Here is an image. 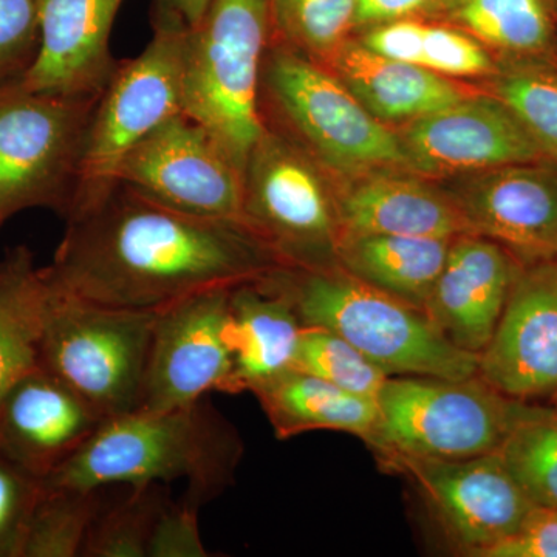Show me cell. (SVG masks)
I'll return each instance as SVG.
<instances>
[{"label": "cell", "mask_w": 557, "mask_h": 557, "mask_svg": "<svg viewBox=\"0 0 557 557\" xmlns=\"http://www.w3.org/2000/svg\"><path fill=\"white\" fill-rule=\"evenodd\" d=\"M281 267L245 226L175 211L119 183L67 220L44 273L75 298L156 311L208 289L260 281Z\"/></svg>", "instance_id": "cell-1"}, {"label": "cell", "mask_w": 557, "mask_h": 557, "mask_svg": "<svg viewBox=\"0 0 557 557\" xmlns=\"http://www.w3.org/2000/svg\"><path fill=\"white\" fill-rule=\"evenodd\" d=\"M240 456L236 429L203 398L106 418L44 485L108 490L183 482L182 500L201 508L233 483Z\"/></svg>", "instance_id": "cell-2"}, {"label": "cell", "mask_w": 557, "mask_h": 557, "mask_svg": "<svg viewBox=\"0 0 557 557\" xmlns=\"http://www.w3.org/2000/svg\"><path fill=\"white\" fill-rule=\"evenodd\" d=\"M263 281L287 296L302 325L343 336L391 376L479 375V355L454 346L423 310L346 271L281 267Z\"/></svg>", "instance_id": "cell-3"}, {"label": "cell", "mask_w": 557, "mask_h": 557, "mask_svg": "<svg viewBox=\"0 0 557 557\" xmlns=\"http://www.w3.org/2000/svg\"><path fill=\"white\" fill-rule=\"evenodd\" d=\"M271 40L270 0H212L186 38L183 113L209 131L242 171L265 134L260 81Z\"/></svg>", "instance_id": "cell-4"}, {"label": "cell", "mask_w": 557, "mask_h": 557, "mask_svg": "<svg viewBox=\"0 0 557 557\" xmlns=\"http://www.w3.org/2000/svg\"><path fill=\"white\" fill-rule=\"evenodd\" d=\"M269 129L317 164L339 171L408 168L397 132L376 120L335 75L285 44H270L260 81Z\"/></svg>", "instance_id": "cell-5"}, {"label": "cell", "mask_w": 557, "mask_h": 557, "mask_svg": "<svg viewBox=\"0 0 557 557\" xmlns=\"http://www.w3.org/2000/svg\"><path fill=\"white\" fill-rule=\"evenodd\" d=\"M152 39L132 60L119 62L91 115L75 203L69 219L113 190L121 161L150 132L183 112V60L188 25L156 2Z\"/></svg>", "instance_id": "cell-6"}, {"label": "cell", "mask_w": 557, "mask_h": 557, "mask_svg": "<svg viewBox=\"0 0 557 557\" xmlns=\"http://www.w3.org/2000/svg\"><path fill=\"white\" fill-rule=\"evenodd\" d=\"M47 284L40 368L64 381L102 418L139 409L159 310L113 309Z\"/></svg>", "instance_id": "cell-7"}, {"label": "cell", "mask_w": 557, "mask_h": 557, "mask_svg": "<svg viewBox=\"0 0 557 557\" xmlns=\"http://www.w3.org/2000/svg\"><path fill=\"white\" fill-rule=\"evenodd\" d=\"M100 97L42 94L20 79L0 86V226L32 208L69 218Z\"/></svg>", "instance_id": "cell-8"}, {"label": "cell", "mask_w": 557, "mask_h": 557, "mask_svg": "<svg viewBox=\"0 0 557 557\" xmlns=\"http://www.w3.org/2000/svg\"><path fill=\"white\" fill-rule=\"evenodd\" d=\"M482 376H391L379 397L373 448L406 456L469 458L497 453L527 409Z\"/></svg>", "instance_id": "cell-9"}, {"label": "cell", "mask_w": 557, "mask_h": 557, "mask_svg": "<svg viewBox=\"0 0 557 557\" xmlns=\"http://www.w3.org/2000/svg\"><path fill=\"white\" fill-rule=\"evenodd\" d=\"M244 225L288 269H329L335 255V200L318 164L269 129L244 170Z\"/></svg>", "instance_id": "cell-10"}, {"label": "cell", "mask_w": 557, "mask_h": 557, "mask_svg": "<svg viewBox=\"0 0 557 557\" xmlns=\"http://www.w3.org/2000/svg\"><path fill=\"white\" fill-rule=\"evenodd\" d=\"M116 183L175 211L245 226L244 171L183 112L124 157Z\"/></svg>", "instance_id": "cell-11"}, {"label": "cell", "mask_w": 557, "mask_h": 557, "mask_svg": "<svg viewBox=\"0 0 557 557\" xmlns=\"http://www.w3.org/2000/svg\"><path fill=\"white\" fill-rule=\"evenodd\" d=\"M381 456L412 478L448 536L469 556L482 557L512 536L536 507L497 453L456 460Z\"/></svg>", "instance_id": "cell-12"}, {"label": "cell", "mask_w": 557, "mask_h": 557, "mask_svg": "<svg viewBox=\"0 0 557 557\" xmlns=\"http://www.w3.org/2000/svg\"><path fill=\"white\" fill-rule=\"evenodd\" d=\"M233 288L208 289L157 311L139 409L182 408L211 392L226 394L233 364L225 329Z\"/></svg>", "instance_id": "cell-13"}, {"label": "cell", "mask_w": 557, "mask_h": 557, "mask_svg": "<svg viewBox=\"0 0 557 557\" xmlns=\"http://www.w3.org/2000/svg\"><path fill=\"white\" fill-rule=\"evenodd\" d=\"M398 137L406 166L432 177L547 159L515 113L494 95L469 94L406 124Z\"/></svg>", "instance_id": "cell-14"}, {"label": "cell", "mask_w": 557, "mask_h": 557, "mask_svg": "<svg viewBox=\"0 0 557 557\" xmlns=\"http://www.w3.org/2000/svg\"><path fill=\"white\" fill-rule=\"evenodd\" d=\"M469 233L520 258H557V161L541 159L471 174L449 194Z\"/></svg>", "instance_id": "cell-15"}, {"label": "cell", "mask_w": 557, "mask_h": 557, "mask_svg": "<svg viewBox=\"0 0 557 557\" xmlns=\"http://www.w3.org/2000/svg\"><path fill=\"white\" fill-rule=\"evenodd\" d=\"M479 376L519 401L557 387V265L520 271L493 338L479 355Z\"/></svg>", "instance_id": "cell-16"}, {"label": "cell", "mask_w": 557, "mask_h": 557, "mask_svg": "<svg viewBox=\"0 0 557 557\" xmlns=\"http://www.w3.org/2000/svg\"><path fill=\"white\" fill-rule=\"evenodd\" d=\"M123 0H36L39 49L22 86L62 97L98 98L119 62L110 50Z\"/></svg>", "instance_id": "cell-17"}, {"label": "cell", "mask_w": 557, "mask_h": 557, "mask_svg": "<svg viewBox=\"0 0 557 557\" xmlns=\"http://www.w3.org/2000/svg\"><path fill=\"white\" fill-rule=\"evenodd\" d=\"M102 420L64 381L38 368L0 401V453L44 482L90 438Z\"/></svg>", "instance_id": "cell-18"}, {"label": "cell", "mask_w": 557, "mask_h": 557, "mask_svg": "<svg viewBox=\"0 0 557 557\" xmlns=\"http://www.w3.org/2000/svg\"><path fill=\"white\" fill-rule=\"evenodd\" d=\"M520 271L497 242L461 234L432 288L424 313L454 344L480 355L496 332Z\"/></svg>", "instance_id": "cell-19"}, {"label": "cell", "mask_w": 557, "mask_h": 557, "mask_svg": "<svg viewBox=\"0 0 557 557\" xmlns=\"http://www.w3.org/2000/svg\"><path fill=\"white\" fill-rule=\"evenodd\" d=\"M302 327L287 296L263 278L231 289L225 335L233 369L226 394L255 392L295 369Z\"/></svg>", "instance_id": "cell-20"}, {"label": "cell", "mask_w": 557, "mask_h": 557, "mask_svg": "<svg viewBox=\"0 0 557 557\" xmlns=\"http://www.w3.org/2000/svg\"><path fill=\"white\" fill-rule=\"evenodd\" d=\"M339 234L456 239L469 233L467 220L449 194L420 180L375 175L344 190L335 201Z\"/></svg>", "instance_id": "cell-21"}, {"label": "cell", "mask_w": 557, "mask_h": 557, "mask_svg": "<svg viewBox=\"0 0 557 557\" xmlns=\"http://www.w3.org/2000/svg\"><path fill=\"white\" fill-rule=\"evenodd\" d=\"M329 62L347 89L386 126L412 123L469 95L446 76L387 60L362 44L346 40Z\"/></svg>", "instance_id": "cell-22"}, {"label": "cell", "mask_w": 557, "mask_h": 557, "mask_svg": "<svg viewBox=\"0 0 557 557\" xmlns=\"http://www.w3.org/2000/svg\"><path fill=\"white\" fill-rule=\"evenodd\" d=\"M252 394L277 438L310 431H341L373 445L380 426L376 399L350 394L329 381L292 369Z\"/></svg>", "instance_id": "cell-23"}, {"label": "cell", "mask_w": 557, "mask_h": 557, "mask_svg": "<svg viewBox=\"0 0 557 557\" xmlns=\"http://www.w3.org/2000/svg\"><path fill=\"white\" fill-rule=\"evenodd\" d=\"M453 239L341 233L335 256L348 274L418 310L448 258Z\"/></svg>", "instance_id": "cell-24"}, {"label": "cell", "mask_w": 557, "mask_h": 557, "mask_svg": "<svg viewBox=\"0 0 557 557\" xmlns=\"http://www.w3.org/2000/svg\"><path fill=\"white\" fill-rule=\"evenodd\" d=\"M47 284L35 256L21 245L0 260V401L40 368Z\"/></svg>", "instance_id": "cell-25"}, {"label": "cell", "mask_w": 557, "mask_h": 557, "mask_svg": "<svg viewBox=\"0 0 557 557\" xmlns=\"http://www.w3.org/2000/svg\"><path fill=\"white\" fill-rule=\"evenodd\" d=\"M437 11L480 42L515 58L537 57L552 46L545 0H442Z\"/></svg>", "instance_id": "cell-26"}, {"label": "cell", "mask_w": 557, "mask_h": 557, "mask_svg": "<svg viewBox=\"0 0 557 557\" xmlns=\"http://www.w3.org/2000/svg\"><path fill=\"white\" fill-rule=\"evenodd\" d=\"M124 487L119 498L104 494L81 557H149L153 531L171 498L168 486Z\"/></svg>", "instance_id": "cell-27"}, {"label": "cell", "mask_w": 557, "mask_h": 557, "mask_svg": "<svg viewBox=\"0 0 557 557\" xmlns=\"http://www.w3.org/2000/svg\"><path fill=\"white\" fill-rule=\"evenodd\" d=\"M497 454L534 505L557 509V420L548 406L528 403Z\"/></svg>", "instance_id": "cell-28"}, {"label": "cell", "mask_w": 557, "mask_h": 557, "mask_svg": "<svg viewBox=\"0 0 557 557\" xmlns=\"http://www.w3.org/2000/svg\"><path fill=\"white\" fill-rule=\"evenodd\" d=\"M104 490L44 485L33 509L22 557H81Z\"/></svg>", "instance_id": "cell-29"}, {"label": "cell", "mask_w": 557, "mask_h": 557, "mask_svg": "<svg viewBox=\"0 0 557 557\" xmlns=\"http://www.w3.org/2000/svg\"><path fill=\"white\" fill-rule=\"evenodd\" d=\"M494 97L522 123L547 159L557 161V67L536 57L515 58L497 73Z\"/></svg>", "instance_id": "cell-30"}, {"label": "cell", "mask_w": 557, "mask_h": 557, "mask_svg": "<svg viewBox=\"0 0 557 557\" xmlns=\"http://www.w3.org/2000/svg\"><path fill=\"white\" fill-rule=\"evenodd\" d=\"M358 0H270L273 35L321 64L346 42L355 27Z\"/></svg>", "instance_id": "cell-31"}, {"label": "cell", "mask_w": 557, "mask_h": 557, "mask_svg": "<svg viewBox=\"0 0 557 557\" xmlns=\"http://www.w3.org/2000/svg\"><path fill=\"white\" fill-rule=\"evenodd\" d=\"M295 369L329 381L333 386L376 399L391 375L343 336L322 327L300 332Z\"/></svg>", "instance_id": "cell-32"}, {"label": "cell", "mask_w": 557, "mask_h": 557, "mask_svg": "<svg viewBox=\"0 0 557 557\" xmlns=\"http://www.w3.org/2000/svg\"><path fill=\"white\" fill-rule=\"evenodd\" d=\"M44 482L0 453V557H22Z\"/></svg>", "instance_id": "cell-33"}, {"label": "cell", "mask_w": 557, "mask_h": 557, "mask_svg": "<svg viewBox=\"0 0 557 557\" xmlns=\"http://www.w3.org/2000/svg\"><path fill=\"white\" fill-rule=\"evenodd\" d=\"M421 67L432 70L446 78L485 76L497 72L496 65L479 40L445 25L428 24L424 28Z\"/></svg>", "instance_id": "cell-34"}, {"label": "cell", "mask_w": 557, "mask_h": 557, "mask_svg": "<svg viewBox=\"0 0 557 557\" xmlns=\"http://www.w3.org/2000/svg\"><path fill=\"white\" fill-rule=\"evenodd\" d=\"M38 49L36 0H0V86L22 78Z\"/></svg>", "instance_id": "cell-35"}, {"label": "cell", "mask_w": 557, "mask_h": 557, "mask_svg": "<svg viewBox=\"0 0 557 557\" xmlns=\"http://www.w3.org/2000/svg\"><path fill=\"white\" fill-rule=\"evenodd\" d=\"M199 511L188 502L170 498L153 531L149 557L211 556L201 541Z\"/></svg>", "instance_id": "cell-36"}, {"label": "cell", "mask_w": 557, "mask_h": 557, "mask_svg": "<svg viewBox=\"0 0 557 557\" xmlns=\"http://www.w3.org/2000/svg\"><path fill=\"white\" fill-rule=\"evenodd\" d=\"M482 557H557V509L536 505L512 536Z\"/></svg>", "instance_id": "cell-37"}, {"label": "cell", "mask_w": 557, "mask_h": 557, "mask_svg": "<svg viewBox=\"0 0 557 557\" xmlns=\"http://www.w3.org/2000/svg\"><path fill=\"white\" fill-rule=\"evenodd\" d=\"M426 24L399 20L375 25L362 39V46L387 60L421 65Z\"/></svg>", "instance_id": "cell-38"}, {"label": "cell", "mask_w": 557, "mask_h": 557, "mask_svg": "<svg viewBox=\"0 0 557 557\" xmlns=\"http://www.w3.org/2000/svg\"><path fill=\"white\" fill-rule=\"evenodd\" d=\"M442 0H358L355 27L409 20L421 11H437Z\"/></svg>", "instance_id": "cell-39"}, {"label": "cell", "mask_w": 557, "mask_h": 557, "mask_svg": "<svg viewBox=\"0 0 557 557\" xmlns=\"http://www.w3.org/2000/svg\"><path fill=\"white\" fill-rule=\"evenodd\" d=\"M157 3L182 17L188 27H196L207 14L212 0H157Z\"/></svg>", "instance_id": "cell-40"}, {"label": "cell", "mask_w": 557, "mask_h": 557, "mask_svg": "<svg viewBox=\"0 0 557 557\" xmlns=\"http://www.w3.org/2000/svg\"><path fill=\"white\" fill-rule=\"evenodd\" d=\"M548 401V408L552 410L553 416H555L557 420V387L552 392V394H549Z\"/></svg>", "instance_id": "cell-41"}]
</instances>
